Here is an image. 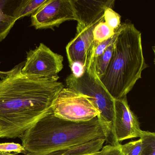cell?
Masks as SVG:
<instances>
[{
	"mask_svg": "<svg viewBox=\"0 0 155 155\" xmlns=\"http://www.w3.org/2000/svg\"><path fill=\"white\" fill-rule=\"evenodd\" d=\"M8 2L7 0H0V42L5 39L17 21L12 14L5 10Z\"/></svg>",
	"mask_w": 155,
	"mask_h": 155,
	"instance_id": "12",
	"label": "cell"
},
{
	"mask_svg": "<svg viewBox=\"0 0 155 155\" xmlns=\"http://www.w3.org/2000/svg\"><path fill=\"white\" fill-rule=\"evenodd\" d=\"M104 21L115 31L121 24V17L111 8H108L104 13Z\"/></svg>",
	"mask_w": 155,
	"mask_h": 155,
	"instance_id": "18",
	"label": "cell"
},
{
	"mask_svg": "<svg viewBox=\"0 0 155 155\" xmlns=\"http://www.w3.org/2000/svg\"><path fill=\"white\" fill-rule=\"evenodd\" d=\"M31 20L36 29H53L65 21H76V18L71 0H47L32 14Z\"/></svg>",
	"mask_w": 155,
	"mask_h": 155,
	"instance_id": "8",
	"label": "cell"
},
{
	"mask_svg": "<svg viewBox=\"0 0 155 155\" xmlns=\"http://www.w3.org/2000/svg\"><path fill=\"white\" fill-rule=\"evenodd\" d=\"M0 155H19L18 154H12V153H6L0 151Z\"/></svg>",
	"mask_w": 155,
	"mask_h": 155,
	"instance_id": "23",
	"label": "cell"
},
{
	"mask_svg": "<svg viewBox=\"0 0 155 155\" xmlns=\"http://www.w3.org/2000/svg\"><path fill=\"white\" fill-rule=\"evenodd\" d=\"M142 149L140 155H155V134L154 132L143 130L140 137Z\"/></svg>",
	"mask_w": 155,
	"mask_h": 155,
	"instance_id": "16",
	"label": "cell"
},
{
	"mask_svg": "<svg viewBox=\"0 0 155 155\" xmlns=\"http://www.w3.org/2000/svg\"><path fill=\"white\" fill-rule=\"evenodd\" d=\"M27 59L21 70L26 77L34 78L58 80L63 68V57L40 43L35 49L27 52Z\"/></svg>",
	"mask_w": 155,
	"mask_h": 155,
	"instance_id": "6",
	"label": "cell"
},
{
	"mask_svg": "<svg viewBox=\"0 0 155 155\" xmlns=\"http://www.w3.org/2000/svg\"><path fill=\"white\" fill-rule=\"evenodd\" d=\"M115 42L110 45L101 56L93 58V64L96 75L99 78L104 75L112 58Z\"/></svg>",
	"mask_w": 155,
	"mask_h": 155,
	"instance_id": "14",
	"label": "cell"
},
{
	"mask_svg": "<svg viewBox=\"0 0 155 155\" xmlns=\"http://www.w3.org/2000/svg\"><path fill=\"white\" fill-rule=\"evenodd\" d=\"M120 148L124 155H140L142 149V141L138 140L130 141L124 145H120Z\"/></svg>",
	"mask_w": 155,
	"mask_h": 155,
	"instance_id": "17",
	"label": "cell"
},
{
	"mask_svg": "<svg viewBox=\"0 0 155 155\" xmlns=\"http://www.w3.org/2000/svg\"><path fill=\"white\" fill-rule=\"evenodd\" d=\"M115 32L104 21H101L95 26L93 30V40L100 43L112 38Z\"/></svg>",
	"mask_w": 155,
	"mask_h": 155,
	"instance_id": "15",
	"label": "cell"
},
{
	"mask_svg": "<svg viewBox=\"0 0 155 155\" xmlns=\"http://www.w3.org/2000/svg\"><path fill=\"white\" fill-rule=\"evenodd\" d=\"M24 62L0 71V138L19 137L51 109L64 87L58 80L24 76Z\"/></svg>",
	"mask_w": 155,
	"mask_h": 155,
	"instance_id": "1",
	"label": "cell"
},
{
	"mask_svg": "<svg viewBox=\"0 0 155 155\" xmlns=\"http://www.w3.org/2000/svg\"><path fill=\"white\" fill-rule=\"evenodd\" d=\"M143 131L137 118L129 106L127 97L115 100L114 122L110 145L117 146L126 140L140 138Z\"/></svg>",
	"mask_w": 155,
	"mask_h": 155,
	"instance_id": "7",
	"label": "cell"
},
{
	"mask_svg": "<svg viewBox=\"0 0 155 155\" xmlns=\"http://www.w3.org/2000/svg\"><path fill=\"white\" fill-rule=\"evenodd\" d=\"M106 141L105 139H97L70 147L66 149L52 152L53 155H90L100 152Z\"/></svg>",
	"mask_w": 155,
	"mask_h": 155,
	"instance_id": "11",
	"label": "cell"
},
{
	"mask_svg": "<svg viewBox=\"0 0 155 155\" xmlns=\"http://www.w3.org/2000/svg\"><path fill=\"white\" fill-rule=\"evenodd\" d=\"M47 0H24L15 9L12 13L16 21L36 12Z\"/></svg>",
	"mask_w": 155,
	"mask_h": 155,
	"instance_id": "13",
	"label": "cell"
},
{
	"mask_svg": "<svg viewBox=\"0 0 155 155\" xmlns=\"http://www.w3.org/2000/svg\"><path fill=\"white\" fill-rule=\"evenodd\" d=\"M116 32L112 58L105 74L99 78L114 100L127 97L148 67L143 55L141 32L134 24L125 21Z\"/></svg>",
	"mask_w": 155,
	"mask_h": 155,
	"instance_id": "3",
	"label": "cell"
},
{
	"mask_svg": "<svg viewBox=\"0 0 155 155\" xmlns=\"http://www.w3.org/2000/svg\"><path fill=\"white\" fill-rule=\"evenodd\" d=\"M67 87L88 97L99 112L97 117L108 131L109 142L114 122L115 100L101 84L96 75L93 64V57L88 52L85 71L82 76L76 78L71 74L66 79Z\"/></svg>",
	"mask_w": 155,
	"mask_h": 155,
	"instance_id": "4",
	"label": "cell"
},
{
	"mask_svg": "<svg viewBox=\"0 0 155 155\" xmlns=\"http://www.w3.org/2000/svg\"><path fill=\"white\" fill-rule=\"evenodd\" d=\"M109 133L97 117L73 122L54 115L51 109L19 137L25 155H48L87 141L105 139Z\"/></svg>",
	"mask_w": 155,
	"mask_h": 155,
	"instance_id": "2",
	"label": "cell"
},
{
	"mask_svg": "<svg viewBox=\"0 0 155 155\" xmlns=\"http://www.w3.org/2000/svg\"><path fill=\"white\" fill-rule=\"evenodd\" d=\"M120 145L117 146L110 145L109 149L107 155H124L120 150Z\"/></svg>",
	"mask_w": 155,
	"mask_h": 155,
	"instance_id": "21",
	"label": "cell"
},
{
	"mask_svg": "<svg viewBox=\"0 0 155 155\" xmlns=\"http://www.w3.org/2000/svg\"><path fill=\"white\" fill-rule=\"evenodd\" d=\"M51 109L57 117L73 122L89 121L99 115L88 97L67 87L59 93Z\"/></svg>",
	"mask_w": 155,
	"mask_h": 155,
	"instance_id": "5",
	"label": "cell"
},
{
	"mask_svg": "<svg viewBox=\"0 0 155 155\" xmlns=\"http://www.w3.org/2000/svg\"><path fill=\"white\" fill-rule=\"evenodd\" d=\"M0 151L9 153L14 152L18 154L22 153L24 155L27 153L22 145L14 142L0 143Z\"/></svg>",
	"mask_w": 155,
	"mask_h": 155,
	"instance_id": "19",
	"label": "cell"
},
{
	"mask_svg": "<svg viewBox=\"0 0 155 155\" xmlns=\"http://www.w3.org/2000/svg\"><path fill=\"white\" fill-rule=\"evenodd\" d=\"M99 22L88 26L77 25L75 37L68 43L66 48L69 65L74 62H79L86 66L88 51L94 41L93 30Z\"/></svg>",
	"mask_w": 155,
	"mask_h": 155,
	"instance_id": "10",
	"label": "cell"
},
{
	"mask_svg": "<svg viewBox=\"0 0 155 155\" xmlns=\"http://www.w3.org/2000/svg\"><path fill=\"white\" fill-rule=\"evenodd\" d=\"M110 145H107L105 146V147H103L101 150L100 152L98 153H96V154H92V155H107V153L110 147ZM48 155H53L52 154H49Z\"/></svg>",
	"mask_w": 155,
	"mask_h": 155,
	"instance_id": "22",
	"label": "cell"
},
{
	"mask_svg": "<svg viewBox=\"0 0 155 155\" xmlns=\"http://www.w3.org/2000/svg\"><path fill=\"white\" fill-rule=\"evenodd\" d=\"M71 71V74L75 78H80L85 71V67L82 63L79 62H74L69 65Z\"/></svg>",
	"mask_w": 155,
	"mask_h": 155,
	"instance_id": "20",
	"label": "cell"
},
{
	"mask_svg": "<svg viewBox=\"0 0 155 155\" xmlns=\"http://www.w3.org/2000/svg\"><path fill=\"white\" fill-rule=\"evenodd\" d=\"M78 25L88 26L104 21V13L113 8L114 0H71Z\"/></svg>",
	"mask_w": 155,
	"mask_h": 155,
	"instance_id": "9",
	"label": "cell"
}]
</instances>
